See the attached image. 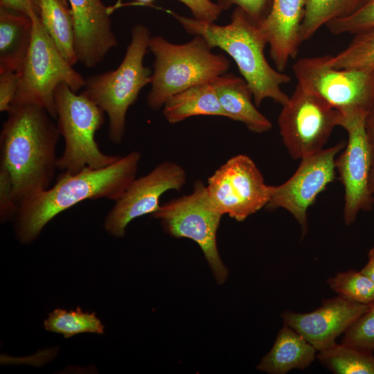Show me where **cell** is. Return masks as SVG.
<instances>
[{"instance_id":"cb8c5ba5","label":"cell","mask_w":374,"mask_h":374,"mask_svg":"<svg viewBox=\"0 0 374 374\" xmlns=\"http://www.w3.org/2000/svg\"><path fill=\"white\" fill-rule=\"evenodd\" d=\"M317 359L335 374H374V355L344 344L318 351Z\"/></svg>"},{"instance_id":"3957f363","label":"cell","mask_w":374,"mask_h":374,"mask_svg":"<svg viewBox=\"0 0 374 374\" xmlns=\"http://www.w3.org/2000/svg\"><path fill=\"white\" fill-rule=\"evenodd\" d=\"M168 12L186 32L201 36L211 48L218 47L233 59L251 90L257 107L267 98L281 105L287 101L289 96L280 86L290 82L291 78L270 66L265 56L267 39L242 8L236 7L231 22L224 26Z\"/></svg>"},{"instance_id":"83f0119b","label":"cell","mask_w":374,"mask_h":374,"mask_svg":"<svg viewBox=\"0 0 374 374\" xmlns=\"http://www.w3.org/2000/svg\"><path fill=\"white\" fill-rule=\"evenodd\" d=\"M341 344L373 353L374 351V303L344 333Z\"/></svg>"},{"instance_id":"1f68e13d","label":"cell","mask_w":374,"mask_h":374,"mask_svg":"<svg viewBox=\"0 0 374 374\" xmlns=\"http://www.w3.org/2000/svg\"><path fill=\"white\" fill-rule=\"evenodd\" d=\"M19 86V74L10 69H0V112H8Z\"/></svg>"},{"instance_id":"9a60e30c","label":"cell","mask_w":374,"mask_h":374,"mask_svg":"<svg viewBox=\"0 0 374 374\" xmlns=\"http://www.w3.org/2000/svg\"><path fill=\"white\" fill-rule=\"evenodd\" d=\"M370 305L337 296L322 301L321 305L308 313L285 311L283 324L301 335L317 351L336 344V339L364 313Z\"/></svg>"},{"instance_id":"4316f807","label":"cell","mask_w":374,"mask_h":374,"mask_svg":"<svg viewBox=\"0 0 374 374\" xmlns=\"http://www.w3.org/2000/svg\"><path fill=\"white\" fill-rule=\"evenodd\" d=\"M327 283L338 296L347 300L367 305L374 303V282L361 271L338 272Z\"/></svg>"},{"instance_id":"836d02e7","label":"cell","mask_w":374,"mask_h":374,"mask_svg":"<svg viewBox=\"0 0 374 374\" xmlns=\"http://www.w3.org/2000/svg\"><path fill=\"white\" fill-rule=\"evenodd\" d=\"M0 7L30 17L39 15L36 0H0Z\"/></svg>"},{"instance_id":"8d00e7d4","label":"cell","mask_w":374,"mask_h":374,"mask_svg":"<svg viewBox=\"0 0 374 374\" xmlns=\"http://www.w3.org/2000/svg\"><path fill=\"white\" fill-rule=\"evenodd\" d=\"M369 189L374 194V166L373 167L369 178Z\"/></svg>"},{"instance_id":"2e32d148","label":"cell","mask_w":374,"mask_h":374,"mask_svg":"<svg viewBox=\"0 0 374 374\" xmlns=\"http://www.w3.org/2000/svg\"><path fill=\"white\" fill-rule=\"evenodd\" d=\"M74 27V51L87 67L98 64L118 45L108 8L102 0H69Z\"/></svg>"},{"instance_id":"d4e9b609","label":"cell","mask_w":374,"mask_h":374,"mask_svg":"<svg viewBox=\"0 0 374 374\" xmlns=\"http://www.w3.org/2000/svg\"><path fill=\"white\" fill-rule=\"evenodd\" d=\"M46 330L62 334L65 338L80 333L103 334L104 326L95 313L84 312L80 308L67 311L56 309L44 321Z\"/></svg>"},{"instance_id":"7c38bea8","label":"cell","mask_w":374,"mask_h":374,"mask_svg":"<svg viewBox=\"0 0 374 374\" xmlns=\"http://www.w3.org/2000/svg\"><path fill=\"white\" fill-rule=\"evenodd\" d=\"M207 182L208 193L217 209L238 222L265 207L270 198V186L245 154L230 158Z\"/></svg>"},{"instance_id":"d6a6232c","label":"cell","mask_w":374,"mask_h":374,"mask_svg":"<svg viewBox=\"0 0 374 374\" xmlns=\"http://www.w3.org/2000/svg\"><path fill=\"white\" fill-rule=\"evenodd\" d=\"M191 11L196 19L214 22L222 12V9L211 0H179Z\"/></svg>"},{"instance_id":"ffe728a7","label":"cell","mask_w":374,"mask_h":374,"mask_svg":"<svg viewBox=\"0 0 374 374\" xmlns=\"http://www.w3.org/2000/svg\"><path fill=\"white\" fill-rule=\"evenodd\" d=\"M32 34L30 17L0 7V69L19 71Z\"/></svg>"},{"instance_id":"44dd1931","label":"cell","mask_w":374,"mask_h":374,"mask_svg":"<svg viewBox=\"0 0 374 374\" xmlns=\"http://www.w3.org/2000/svg\"><path fill=\"white\" fill-rule=\"evenodd\" d=\"M163 114L171 124L195 116L227 118L211 82L192 86L170 96L163 105Z\"/></svg>"},{"instance_id":"ac0fdd59","label":"cell","mask_w":374,"mask_h":374,"mask_svg":"<svg viewBox=\"0 0 374 374\" xmlns=\"http://www.w3.org/2000/svg\"><path fill=\"white\" fill-rule=\"evenodd\" d=\"M211 83L227 118L242 123L255 133L270 130L272 123L253 103L251 90L244 78L224 73Z\"/></svg>"},{"instance_id":"30bf717a","label":"cell","mask_w":374,"mask_h":374,"mask_svg":"<svg viewBox=\"0 0 374 374\" xmlns=\"http://www.w3.org/2000/svg\"><path fill=\"white\" fill-rule=\"evenodd\" d=\"M341 120V112L297 83L282 105L278 122L283 143L296 160L323 149Z\"/></svg>"},{"instance_id":"52a82bcc","label":"cell","mask_w":374,"mask_h":374,"mask_svg":"<svg viewBox=\"0 0 374 374\" xmlns=\"http://www.w3.org/2000/svg\"><path fill=\"white\" fill-rule=\"evenodd\" d=\"M30 18L32 39L18 72V89L11 105H37L56 118L55 91L57 85L64 82L76 93L83 88L85 79L61 54L39 15L34 14Z\"/></svg>"},{"instance_id":"6da1fadb","label":"cell","mask_w":374,"mask_h":374,"mask_svg":"<svg viewBox=\"0 0 374 374\" xmlns=\"http://www.w3.org/2000/svg\"><path fill=\"white\" fill-rule=\"evenodd\" d=\"M0 134L1 165L10 173L19 204L49 187L57 169V125L44 107L11 105Z\"/></svg>"},{"instance_id":"277c9868","label":"cell","mask_w":374,"mask_h":374,"mask_svg":"<svg viewBox=\"0 0 374 374\" xmlns=\"http://www.w3.org/2000/svg\"><path fill=\"white\" fill-rule=\"evenodd\" d=\"M149 49L155 59L147 103L154 110L160 109L175 93L211 82L230 66L229 59L223 54L213 53L199 35L183 44H175L156 35L150 37Z\"/></svg>"},{"instance_id":"d590c367","label":"cell","mask_w":374,"mask_h":374,"mask_svg":"<svg viewBox=\"0 0 374 374\" xmlns=\"http://www.w3.org/2000/svg\"><path fill=\"white\" fill-rule=\"evenodd\" d=\"M374 282V246L368 252V261L360 270Z\"/></svg>"},{"instance_id":"9c48e42d","label":"cell","mask_w":374,"mask_h":374,"mask_svg":"<svg viewBox=\"0 0 374 374\" xmlns=\"http://www.w3.org/2000/svg\"><path fill=\"white\" fill-rule=\"evenodd\" d=\"M292 70L298 84L341 112L374 108V68L336 69L326 55L301 57Z\"/></svg>"},{"instance_id":"8fae6325","label":"cell","mask_w":374,"mask_h":374,"mask_svg":"<svg viewBox=\"0 0 374 374\" xmlns=\"http://www.w3.org/2000/svg\"><path fill=\"white\" fill-rule=\"evenodd\" d=\"M341 113L340 126L348 138L343 152L335 159V169L344 187L343 218L349 226L360 211L373 209L374 197L369 189V178L374 166V153L365 127L368 113L360 110Z\"/></svg>"},{"instance_id":"e575fe53","label":"cell","mask_w":374,"mask_h":374,"mask_svg":"<svg viewBox=\"0 0 374 374\" xmlns=\"http://www.w3.org/2000/svg\"><path fill=\"white\" fill-rule=\"evenodd\" d=\"M365 127L368 139L374 153V108L366 116Z\"/></svg>"},{"instance_id":"4dcf8cb0","label":"cell","mask_w":374,"mask_h":374,"mask_svg":"<svg viewBox=\"0 0 374 374\" xmlns=\"http://www.w3.org/2000/svg\"><path fill=\"white\" fill-rule=\"evenodd\" d=\"M272 0H217V4L224 10L232 6L242 8L256 24H260L269 15Z\"/></svg>"},{"instance_id":"7402d4cb","label":"cell","mask_w":374,"mask_h":374,"mask_svg":"<svg viewBox=\"0 0 374 374\" xmlns=\"http://www.w3.org/2000/svg\"><path fill=\"white\" fill-rule=\"evenodd\" d=\"M39 17L58 50L71 65L78 61L74 51L72 11L67 0H36Z\"/></svg>"},{"instance_id":"4fadbf2b","label":"cell","mask_w":374,"mask_h":374,"mask_svg":"<svg viewBox=\"0 0 374 374\" xmlns=\"http://www.w3.org/2000/svg\"><path fill=\"white\" fill-rule=\"evenodd\" d=\"M346 145L345 141H340L301 159L287 181L279 186H270V198L265 208L269 211L282 208L290 212L300 224L303 236L308 230V209L334 180L336 156Z\"/></svg>"},{"instance_id":"74e56055","label":"cell","mask_w":374,"mask_h":374,"mask_svg":"<svg viewBox=\"0 0 374 374\" xmlns=\"http://www.w3.org/2000/svg\"><path fill=\"white\" fill-rule=\"evenodd\" d=\"M154 0H135L136 4L142 6H152V3Z\"/></svg>"},{"instance_id":"8992f818","label":"cell","mask_w":374,"mask_h":374,"mask_svg":"<svg viewBox=\"0 0 374 374\" xmlns=\"http://www.w3.org/2000/svg\"><path fill=\"white\" fill-rule=\"evenodd\" d=\"M55 103L57 125L64 140L57 169L74 174L108 166L121 157L105 154L98 147L95 134L105 123V113L96 104L64 82L55 89Z\"/></svg>"},{"instance_id":"5bb4252c","label":"cell","mask_w":374,"mask_h":374,"mask_svg":"<svg viewBox=\"0 0 374 374\" xmlns=\"http://www.w3.org/2000/svg\"><path fill=\"white\" fill-rule=\"evenodd\" d=\"M187 175L180 165L164 161L147 175L135 178L107 213L104 223L106 231L122 238L127 224L134 219L150 214L160 207V197L169 190H180Z\"/></svg>"},{"instance_id":"f546056e","label":"cell","mask_w":374,"mask_h":374,"mask_svg":"<svg viewBox=\"0 0 374 374\" xmlns=\"http://www.w3.org/2000/svg\"><path fill=\"white\" fill-rule=\"evenodd\" d=\"M19 204L14 196L12 180L8 170L0 166V218L1 222L15 220Z\"/></svg>"},{"instance_id":"e0dca14e","label":"cell","mask_w":374,"mask_h":374,"mask_svg":"<svg viewBox=\"0 0 374 374\" xmlns=\"http://www.w3.org/2000/svg\"><path fill=\"white\" fill-rule=\"evenodd\" d=\"M304 9L305 0H272L269 15L258 24L267 39L271 58L279 71H283L290 60L299 53Z\"/></svg>"},{"instance_id":"7a4b0ae2","label":"cell","mask_w":374,"mask_h":374,"mask_svg":"<svg viewBox=\"0 0 374 374\" xmlns=\"http://www.w3.org/2000/svg\"><path fill=\"white\" fill-rule=\"evenodd\" d=\"M141 158L139 152L132 151L104 168L62 172L53 186L19 204L15 219L17 238L24 244L33 242L56 215L82 201L116 202L136 177Z\"/></svg>"},{"instance_id":"484cf974","label":"cell","mask_w":374,"mask_h":374,"mask_svg":"<svg viewBox=\"0 0 374 374\" xmlns=\"http://www.w3.org/2000/svg\"><path fill=\"white\" fill-rule=\"evenodd\" d=\"M327 58L336 69L374 68V29L355 34L344 49L335 55H327Z\"/></svg>"},{"instance_id":"603a6c76","label":"cell","mask_w":374,"mask_h":374,"mask_svg":"<svg viewBox=\"0 0 374 374\" xmlns=\"http://www.w3.org/2000/svg\"><path fill=\"white\" fill-rule=\"evenodd\" d=\"M366 0H305L300 28L303 42L311 39L323 25L335 19L348 17L359 8Z\"/></svg>"},{"instance_id":"ba28073f","label":"cell","mask_w":374,"mask_h":374,"mask_svg":"<svg viewBox=\"0 0 374 374\" xmlns=\"http://www.w3.org/2000/svg\"><path fill=\"white\" fill-rule=\"evenodd\" d=\"M152 215L160 220L164 231L170 235L195 241L202 250L216 282H225L228 270L220 258L216 240L223 214L211 200L202 181H195L190 194L161 205Z\"/></svg>"},{"instance_id":"5b68a950","label":"cell","mask_w":374,"mask_h":374,"mask_svg":"<svg viewBox=\"0 0 374 374\" xmlns=\"http://www.w3.org/2000/svg\"><path fill=\"white\" fill-rule=\"evenodd\" d=\"M131 42L120 65L113 71L91 75L80 93L108 116V136L120 143L125 131L126 114L140 91L151 81V71L143 65L149 48L150 33L143 24L135 25Z\"/></svg>"},{"instance_id":"d6986e66","label":"cell","mask_w":374,"mask_h":374,"mask_svg":"<svg viewBox=\"0 0 374 374\" xmlns=\"http://www.w3.org/2000/svg\"><path fill=\"white\" fill-rule=\"evenodd\" d=\"M317 352L301 335L283 324L271 349L263 357L257 368L270 374L303 370L315 360Z\"/></svg>"},{"instance_id":"f1b7e54d","label":"cell","mask_w":374,"mask_h":374,"mask_svg":"<svg viewBox=\"0 0 374 374\" xmlns=\"http://www.w3.org/2000/svg\"><path fill=\"white\" fill-rule=\"evenodd\" d=\"M326 26L334 35H355L374 29V0H366L362 6L350 15L331 20Z\"/></svg>"}]
</instances>
